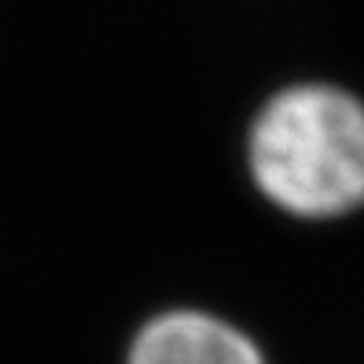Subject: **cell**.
Masks as SVG:
<instances>
[{"label":"cell","instance_id":"1","mask_svg":"<svg viewBox=\"0 0 364 364\" xmlns=\"http://www.w3.org/2000/svg\"><path fill=\"white\" fill-rule=\"evenodd\" d=\"M250 166L261 193L301 218L364 204V104L307 83L272 98L252 127Z\"/></svg>","mask_w":364,"mask_h":364},{"label":"cell","instance_id":"2","mask_svg":"<svg viewBox=\"0 0 364 364\" xmlns=\"http://www.w3.org/2000/svg\"><path fill=\"white\" fill-rule=\"evenodd\" d=\"M129 364H264V358L247 336L218 318L172 313L141 333Z\"/></svg>","mask_w":364,"mask_h":364}]
</instances>
